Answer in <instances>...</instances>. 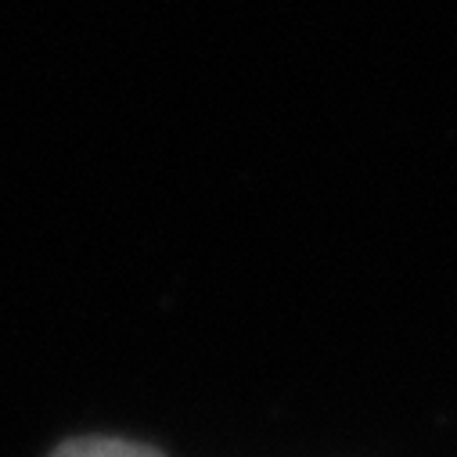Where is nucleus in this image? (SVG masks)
Segmentation results:
<instances>
[{"mask_svg":"<svg viewBox=\"0 0 457 457\" xmlns=\"http://www.w3.org/2000/svg\"><path fill=\"white\" fill-rule=\"evenodd\" d=\"M51 457H159V453L127 439H72L58 446Z\"/></svg>","mask_w":457,"mask_h":457,"instance_id":"obj_1","label":"nucleus"}]
</instances>
